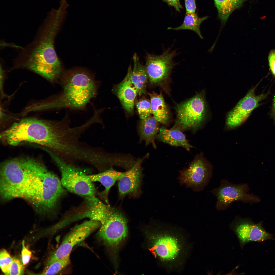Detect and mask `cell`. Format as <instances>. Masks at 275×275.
Instances as JSON below:
<instances>
[{
	"instance_id": "8",
	"label": "cell",
	"mask_w": 275,
	"mask_h": 275,
	"mask_svg": "<svg viewBox=\"0 0 275 275\" xmlns=\"http://www.w3.org/2000/svg\"><path fill=\"white\" fill-rule=\"evenodd\" d=\"M212 167L201 152L196 155L187 168L180 171V183L193 190H203L208 184L212 174Z\"/></svg>"
},
{
	"instance_id": "12",
	"label": "cell",
	"mask_w": 275,
	"mask_h": 275,
	"mask_svg": "<svg viewBox=\"0 0 275 275\" xmlns=\"http://www.w3.org/2000/svg\"><path fill=\"white\" fill-rule=\"evenodd\" d=\"M248 189L246 184H235L223 181L219 187L212 191L217 199L216 209L218 211L224 210L236 201L244 202L258 201L256 197L248 193Z\"/></svg>"
},
{
	"instance_id": "2",
	"label": "cell",
	"mask_w": 275,
	"mask_h": 275,
	"mask_svg": "<svg viewBox=\"0 0 275 275\" xmlns=\"http://www.w3.org/2000/svg\"><path fill=\"white\" fill-rule=\"evenodd\" d=\"M23 162L25 173L15 194L14 198L26 200L39 213L51 211L64 193L61 181L37 159L23 158Z\"/></svg>"
},
{
	"instance_id": "16",
	"label": "cell",
	"mask_w": 275,
	"mask_h": 275,
	"mask_svg": "<svg viewBox=\"0 0 275 275\" xmlns=\"http://www.w3.org/2000/svg\"><path fill=\"white\" fill-rule=\"evenodd\" d=\"M144 157L138 159L133 166L124 172L118 181V193L123 198L127 195L136 197L141 193V186L143 177L141 167Z\"/></svg>"
},
{
	"instance_id": "28",
	"label": "cell",
	"mask_w": 275,
	"mask_h": 275,
	"mask_svg": "<svg viewBox=\"0 0 275 275\" xmlns=\"http://www.w3.org/2000/svg\"><path fill=\"white\" fill-rule=\"evenodd\" d=\"M10 255L5 249L1 250L0 253V266L3 273L10 275V269L12 261Z\"/></svg>"
},
{
	"instance_id": "21",
	"label": "cell",
	"mask_w": 275,
	"mask_h": 275,
	"mask_svg": "<svg viewBox=\"0 0 275 275\" xmlns=\"http://www.w3.org/2000/svg\"><path fill=\"white\" fill-rule=\"evenodd\" d=\"M156 139L172 146L182 147L187 151H189L193 147L183 132L176 129L171 128L169 129L162 126L160 128Z\"/></svg>"
},
{
	"instance_id": "19",
	"label": "cell",
	"mask_w": 275,
	"mask_h": 275,
	"mask_svg": "<svg viewBox=\"0 0 275 275\" xmlns=\"http://www.w3.org/2000/svg\"><path fill=\"white\" fill-rule=\"evenodd\" d=\"M123 173L116 171L111 167L99 173L88 175L87 176L92 182H99L104 187V190L98 194L102 199L108 204V196L109 190Z\"/></svg>"
},
{
	"instance_id": "13",
	"label": "cell",
	"mask_w": 275,
	"mask_h": 275,
	"mask_svg": "<svg viewBox=\"0 0 275 275\" xmlns=\"http://www.w3.org/2000/svg\"><path fill=\"white\" fill-rule=\"evenodd\" d=\"M84 202L65 217L68 224L85 218L98 221L101 224L108 218L113 209L95 196L85 197Z\"/></svg>"
},
{
	"instance_id": "31",
	"label": "cell",
	"mask_w": 275,
	"mask_h": 275,
	"mask_svg": "<svg viewBox=\"0 0 275 275\" xmlns=\"http://www.w3.org/2000/svg\"><path fill=\"white\" fill-rule=\"evenodd\" d=\"M186 13H192L195 12L196 5L195 0H184Z\"/></svg>"
},
{
	"instance_id": "7",
	"label": "cell",
	"mask_w": 275,
	"mask_h": 275,
	"mask_svg": "<svg viewBox=\"0 0 275 275\" xmlns=\"http://www.w3.org/2000/svg\"><path fill=\"white\" fill-rule=\"evenodd\" d=\"M59 167L63 187L71 192L84 197L95 196V187L87 175L68 163L50 150H46Z\"/></svg>"
},
{
	"instance_id": "5",
	"label": "cell",
	"mask_w": 275,
	"mask_h": 275,
	"mask_svg": "<svg viewBox=\"0 0 275 275\" xmlns=\"http://www.w3.org/2000/svg\"><path fill=\"white\" fill-rule=\"evenodd\" d=\"M61 92L49 100L36 103L37 111L52 109H85L96 96L98 85L94 76L82 69H71L62 73L60 78Z\"/></svg>"
},
{
	"instance_id": "34",
	"label": "cell",
	"mask_w": 275,
	"mask_h": 275,
	"mask_svg": "<svg viewBox=\"0 0 275 275\" xmlns=\"http://www.w3.org/2000/svg\"><path fill=\"white\" fill-rule=\"evenodd\" d=\"M272 112L273 116L275 120V97L273 101Z\"/></svg>"
},
{
	"instance_id": "4",
	"label": "cell",
	"mask_w": 275,
	"mask_h": 275,
	"mask_svg": "<svg viewBox=\"0 0 275 275\" xmlns=\"http://www.w3.org/2000/svg\"><path fill=\"white\" fill-rule=\"evenodd\" d=\"M155 226L147 232L150 249L167 271L181 272L192 249L189 237L175 225L160 222Z\"/></svg>"
},
{
	"instance_id": "32",
	"label": "cell",
	"mask_w": 275,
	"mask_h": 275,
	"mask_svg": "<svg viewBox=\"0 0 275 275\" xmlns=\"http://www.w3.org/2000/svg\"><path fill=\"white\" fill-rule=\"evenodd\" d=\"M269 65L271 71L275 76V50H272L269 53L268 57Z\"/></svg>"
},
{
	"instance_id": "26",
	"label": "cell",
	"mask_w": 275,
	"mask_h": 275,
	"mask_svg": "<svg viewBox=\"0 0 275 275\" xmlns=\"http://www.w3.org/2000/svg\"><path fill=\"white\" fill-rule=\"evenodd\" d=\"M70 254L55 262L46 267L41 274L54 275L58 273L70 263Z\"/></svg>"
},
{
	"instance_id": "27",
	"label": "cell",
	"mask_w": 275,
	"mask_h": 275,
	"mask_svg": "<svg viewBox=\"0 0 275 275\" xmlns=\"http://www.w3.org/2000/svg\"><path fill=\"white\" fill-rule=\"evenodd\" d=\"M140 117L141 120L145 119L152 114L150 101L145 98H142L136 103Z\"/></svg>"
},
{
	"instance_id": "20",
	"label": "cell",
	"mask_w": 275,
	"mask_h": 275,
	"mask_svg": "<svg viewBox=\"0 0 275 275\" xmlns=\"http://www.w3.org/2000/svg\"><path fill=\"white\" fill-rule=\"evenodd\" d=\"M134 66L132 69L129 67L128 72L131 82L136 89L139 95L145 93L146 86L148 79L145 66L140 62L139 58L135 53L133 56Z\"/></svg>"
},
{
	"instance_id": "17",
	"label": "cell",
	"mask_w": 275,
	"mask_h": 275,
	"mask_svg": "<svg viewBox=\"0 0 275 275\" xmlns=\"http://www.w3.org/2000/svg\"><path fill=\"white\" fill-rule=\"evenodd\" d=\"M231 227L241 247L249 242L263 241L271 237V235L260 225L254 224L244 218H236L232 223Z\"/></svg>"
},
{
	"instance_id": "14",
	"label": "cell",
	"mask_w": 275,
	"mask_h": 275,
	"mask_svg": "<svg viewBox=\"0 0 275 275\" xmlns=\"http://www.w3.org/2000/svg\"><path fill=\"white\" fill-rule=\"evenodd\" d=\"M255 89L254 87L250 90L228 113L225 124L227 130L235 129L244 123L252 112L259 106V102L265 98L266 95L263 94L256 95Z\"/></svg>"
},
{
	"instance_id": "29",
	"label": "cell",
	"mask_w": 275,
	"mask_h": 275,
	"mask_svg": "<svg viewBox=\"0 0 275 275\" xmlns=\"http://www.w3.org/2000/svg\"><path fill=\"white\" fill-rule=\"evenodd\" d=\"M22 262L18 258L13 257L10 269V275H22L24 267Z\"/></svg>"
},
{
	"instance_id": "9",
	"label": "cell",
	"mask_w": 275,
	"mask_h": 275,
	"mask_svg": "<svg viewBox=\"0 0 275 275\" xmlns=\"http://www.w3.org/2000/svg\"><path fill=\"white\" fill-rule=\"evenodd\" d=\"M100 223L91 220L75 226L64 237L57 249L47 261V267L55 262L70 254L73 247L100 227Z\"/></svg>"
},
{
	"instance_id": "25",
	"label": "cell",
	"mask_w": 275,
	"mask_h": 275,
	"mask_svg": "<svg viewBox=\"0 0 275 275\" xmlns=\"http://www.w3.org/2000/svg\"><path fill=\"white\" fill-rule=\"evenodd\" d=\"M208 17H199L196 12L192 13H186L183 23L180 26L175 28L169 27L168 29L175 30H188L193 31L196 33L200 37L203 39L200 31L201 24Z\"/></svg>"
},
{
	"instance_id": "11",
	"label": "cell",
	"mask_w": 275,
	"mask_h": 275,
	"mask_svg": "<svg viewBox=\"0 0 275 275\" xmlns=\"http://www.w3.org/2000/svg\"><path fill=\"white\" fill-rule=\"evenodd\" d=\"M25 170L22 159L15 158L2 163L0 169V191L3 199H11L24 177Z\"/></svg>"
},
{
	"instance_id": "18",
	"label": "cell",
	"mask_w": 275,
	"mask_h": 275,
	"mask_svg": "<svg viewBox=\"0 0 275 275\" xmlns=\"http://www.w3.org/2000/svg\"><path fill=\"white\" fill-rule=\"evenodd\" d=\"M117 95L125 109L128 113L133 111L134 101L137 90L131 82L129 74H127L116 88Z\"/></svg>"
},
{
	"instance_id": "6",
	"label": "cell",
	"mask_w": 275,
	"mask_h": 275,
	"mask_svg": "<svg viewBox=\"0 0 275 275\" xmlns=\"http://www.w3.org/2000/svg\"><path fill=\"white\" fill-rule=\"evenodd\" d=\"M176 108L177 118L172 129L195 133L201 127L207 118V110L203 92L178 105Z\"/></svg>"
},
{
	"instance_id": "23",
	"label": "cell",
	"mask_w": 275,
	"mask_h": 275,
	"mask_svg": "<svg viewBox=\"0 0 275 275\" xmlns=\"http://www.w3.org/2000/svg\"><path fill=\"white\" fill-rule=\"evenodd\" d=\"M150 99L152 114L159 123L166 125L169 119V112L163 98L160 93H148Z\"/></svg>"
},
{
	"instance_id": "15",
	"label": "cell",
	"mask_w": 275,
	"mask_h": 275,
	"mask_svg": "<svg viewBox=\"0 0 275 275\" xmlns=\"http://www.w3.org/2000/svg\"><path fill=\"white\" fill-rule=\"evenodd\" d=\"M176 54L175 51L168 49L159 55H147L145 66L151 84H159L167 79L175 65L173 59Z\"/></svg>"
},
{
	"instance_id": "24",
	"label": "cell",
	"mask_w": 275,
	"mask_h": 275,
	"mask_svg": "<svg viewBox=\"0 0 275 275\" xmlns=\"http://www.w3.org/2000/svg\"><path fill=\"white\" fill-rule=\"evenodd\" d=\"M246 0H214L222 24H224L232 13L240 7Z\"/></svg>"
},
{
	"instance_id": "3",
	"label": "cell",
	"mask_w": 275,
	"mask_h": 275,
	"mask_svg": "<svg viewBox=\"0 0 275 275\" xmlns=\"http://www.w3.org/2000/svg\"><path fill=\"white\" fill-rule=\"evenodd\" d=\"M63 20L52 17L40 28L34 40L23 49L14 62V67L31 70L53 81L60 78L61 63L54 46V38Z\"/></svg>"
},
{
	"instance_id": "33",
	"label": "cell",
	"mask_w": 275,
	"mask_h": 275,
	"mask_svg": "<svg viewBox=\"0 0 275 275\" xmlns=\"http://www.w3.org/2000/svg\"><path fill=\"white\" fill-rule=\"evenodd\" d=\"M163 1L167 3L169 6L173 7L176 11L179 12H180V9L183 8L180 0H163Z\"/></svg>"
},
{
	"instance_id": "1",
	"label": "cell",
	"mask_w": 275,
	"mask_h": 275,
	"mask_svg": "<svg viewBox=\"0 0 275 275\" xmlns=\"http://www.w3.org/2000/svg\"><path fill=\"white\" fill-rule=\"evenodd\" d=\"M67 117L55 121L28 118L14 123L0 134L5 143L15 146L24 142L42 146L60 157L70 151L73 146V131Z\"/></svg>"
},
{
	"instance_id": "22",
	"label": "cell",
	"mask_w": 275,
	"mask_h": 275,
	"mask_svg": "<svg viewBox=\"0 0 275 275\" xmlns=\"http://www.w3.org/2000/svg\"><path fill=\"white\" fill-rule=\"evenodd\" d=\"M159 123L153 116L142 120L138 130L140 141H144L146 146L151 144L156 149L155 140L159 132Z\"/></svg>"
},
{
	"instance_id": "30",
	"label": "cell",
	"mask_w": 275,
	"mask_h": 275,
	"mask_svg": "<svg viewBox=\"0 0 275 275\" xmlns=\"http://www.w3.org/2000/svg\"><path fill=\"white\" fill-rule=\"evenodd\" d=\"M22 244L21 252L22 262L25 265L29 262L31 256L32 252L25 247L24 240L22 241Z\"/></svg>"
},
{
	"instance_id": "10",
	"label": "cell",
	"mask_w": 275,
	"mask_h": 275,
	"mask_svg": "<svg viewBox=\"0 0 275 275\" xmlns=\"http://www.w3.org/2000/svg\"><path fill=\"white\" fill-rule=\"evenodd\" d=\"M128 232L126 218L120 210L113 208L108 218L101 224L98 235L105 244L114 247L126 238Z\"/></svg>"
}]
</instances>
